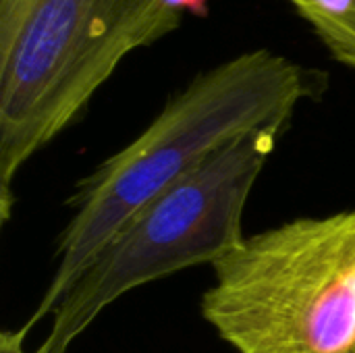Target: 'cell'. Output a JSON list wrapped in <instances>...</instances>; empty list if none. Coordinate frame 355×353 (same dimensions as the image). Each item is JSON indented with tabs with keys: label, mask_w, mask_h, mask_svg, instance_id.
<instances>
[{
	"label": "cell",
	"mask_w": 355,
	"mask_h": 353,
	"mask_svg": "<svg viewBox=\"0 0 355 353\" xmlns=\"http://www.w3.org/2000/svg\"><path fill=\"white\" fill-rule=\"evenodd\" d=\"M212 270L200 312L237 353H355V210L245 235Z\"/></svg>",
	"instance_id": "obj_3"
},
{
	"label": "cell",
	"mask_w": 355,
	"mask_h": 353,
	"mask_svg": "<svg viewBox=\"0 0 355 353\" xmlns=\"http://www.w3.org/2000/svg\"><path fill=\"white\" fill-rule=\"evenodd\" d=\"M183 21L166 0H0V223L21 166L89 104L127 54Z\"/></svg>",
	"instance_id": "obj_2"
},
{
	"label": "cell",
	"mask_w": 355,
	"mask_h": 353,
	"mask_svg": "<svg viewBox=\"0 0 355 353\" xmlns=\"http://www.w3.org/2000/svg\"><path fill=\"white\" fill-rule=\"evenodd\" d=\"M27 331L21 327L19 331H2L0 333V353H27L23 343H25Z\"/></svg>",
	"instance_id": "obj_6"
},
{
	"label": "cell",
	"mask_w": 355,
	"mask_h": 353,
	"mask_svg": "<svg viewBox=\"0 0 355 353\" xmlns=\"http://www.w3.org/2000/svg\"><path fill=\"white\" fill-rule=\"evenodd\" d=\"M327 73L266 48L229 58L175 94L123 150L83 177L67 206L75 210L56 241V270L23 329L52 314L85 264L121 225L227 141L258 129H287L304 100L320 98Z\"/></svg>",
	"instance_id": "obj_1"
},
{
	"label": "cell",
	"mask_w": 355,
	"mask_h": 353,
	"mask_svg": "<svg viewBox=\"0 0 355 353\" xmlns=\"http://www.w3.org/2000/svg\"><path fill=\"white\" fill-rule=\"evenodd\" d=\"M166 2L181 15H185V12L206 15V10H208V0H166Z\"/></svg>",
	"instance_id": "obj_7"
},
{
	"label": "cell",
	"mask_w": 355,
	"mask_h": 353,
	"mask_svg": "<svg viewBox=\"0 0 355 353\" xmlns=\"http://www.w3.org/2000/svg\"><path fill=\"white\" fill-rule=\"evenodd\" d=\"M285 129L243 133L135 210L85 264L35 353H67L98 314L146 283L214 264L245 235L243 210Z\"/></svg>",
	"instance_id": "obj_4"
},
{
	"label": "cell",
	"mask_w": 355,
	"mask_h": 353,
	"mask_svg": "<svg viewBox=\"0 0 355 353\" xmlns=\"http://www.w3.org/2000/svg\"><path fill=\"white\" fill-rule=\"evenodd\" d=\"M331 56L355 71V0H289Z\"/></svg>",
	"instance_id": "obj_5"
}]
</instances>
